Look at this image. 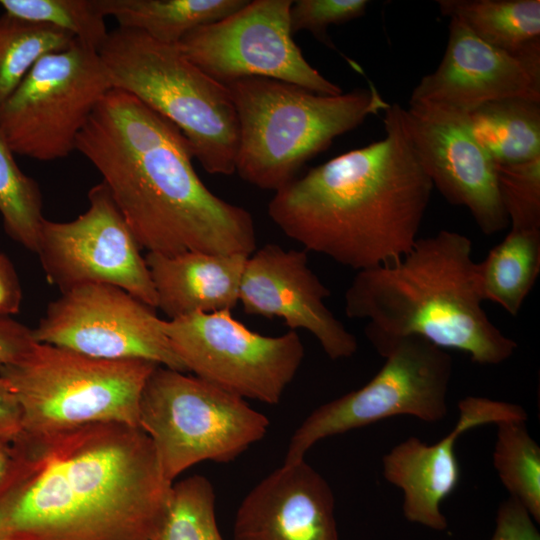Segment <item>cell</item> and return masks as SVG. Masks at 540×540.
Returning <instances> with one entry per match:
<instances>
[{
  "instance_id": "obj_28",
  "label": "cell",
  "mask_w": 540,
  "mask_h": 540,
  "mask_svg": "<svg viewBox=\"0 0 540 540\" xmlns=\"http://www.w3.org/2000/svg\"><path fill=\"white\" fill-rule=\"evenodd\" d=\"M215 492L204 476L172 484L169 506L156 540H223L215 515Z\"/></svg>"
},
{
  "instance_id": "obj_19",
  "label": "cell",
  "mask_w": 540,
  "mask_h": 540,
  "mask_svg": "<svg viewBox=\"0 0 540 540\" xmlns=\"http://www.w3.org/2000/svg\"><path fill=\"white\" fill-rule=\"evenodd\" d=\"M234 540H339L328 482L305 459L283 463L240 503Z\"/></svg>"
},
{
  "instance_id": "obj_2",
  "label": "cell",
  "mask_w": 540,
  "mask_h": 540,
  "mask_svg": "<svg viewBox=\"0 0 540 540\" xmlns=\"http://www.w3.org/2000/svg\"><path fill=\"white\" fill-rule=\"evenodd\" d=\"M75 150L97 169L140 248L249 256V211L211 192L180 130L130 93L112 88L79 133Z\"/></svg>"
},
{
  "instance_id": "obj_31",
  "label": "cell",
  "mask_w": 540,
  "mask_h": 540,
  "mask_svg": "<svg viewBox=\"0 0 540 540\" xmlns=\"http://www.w3.org/2000/svg\"><path fill=\"white\" fill-rule=\"evenodd\" d=\"M367 0H297L290 8V28L296 33L311 32L319 41L335 49L327 34L328 26L361 17L369 5Z\"/></svg>"
},
{
  "instance_id": "obj_25",
  "label": "cell",
  "mask_w": 540,
  "mask_h": 540,
  "mask_svg": "<svg viewBox=\"0 0 540 540\" xmlns=\"http://www.w3.org/2000/svg\"><path fill=\"white\" fill-rule=\"evenodd\" d=\"M525 419L499 421L493 464L510 497L537 523L540 521V447L527 430Z\"/></svg>"
},
{
  "instance_id": "obj_17",
  "label": "cell",
  "mask_w": 540,
  "mask_h": 540,
  "mask_svg": "<svg viewBox=\"0 0 540 540\" xmlns=\"http://www.w3.org/2000/svg\"><path fill=\"white\" fill-rule=\"evenodd\" d=\"M508 97L540 100V42L510 53L482 41L452 18L440 64L422 77L409 103L469 114L486 102Z\"/></svg>"
},
{
  "instance_id": "obj_27",
  "label": "cell",
  "mask_w": 540,
  "mask_h": 540,
  "mask_svg": "<svg viewBox=\"0 0 540 540\" xmlns=\"http://www.w3.org/2000/svg\"><path fill=\"white\" fill-rule=\"evenodd\" d=\"M14 152L0 129V214L10 238L36 253L41 228L42 194L38 183L16 163Z\"/></svg>"
},
{
  "instance_id": "obj_4",
  "label": "cell",
  "mask_w": 540,
  "mask_h": 540,
  "mask_svg": "<svg viewBox=\"0 0 540 540\" xmlns=\"http://www.w3.org/2000/svg\"><path fill=\"white\" fill-rule=\"evenodd\" d=\"M471 240L441 230L419 237L398 260L357 271L345 292L348 318L366 320L374 348L416 336L458 350L480 365L508 360L517 343L489 319Z\"/></svg>"
},
{
  "instance_id": "obj_26",
  "label": "cell",
  "mask_w": 540,
  "mask_h": 540,
  "mask_svg": "<svg viewBox=\"0 0 540 540\" xmlns=\"http://www.w3.org/2000/svg\"><path fill=\"white\" fill-rule=\"evenodd\" d=\"M75 40L64 30L0 15V105L42 56L66 49Z\"/></svg>"
},
{
  "instance_id": "obj_37",
  "label": "cell",
  "mask_w": 540,
  "mask_h": 540,
  "mask_svg": "<svg viewBox=\"0 0 540 540\" xmlns=\"http://www.w3.org/2000/svg\"><path fill=\"white\" fill-rule=\"evenodd\" d=\"M0 540H6V539H2V538H0Z\"/></svg>"
},
{
  "instance_id": "obj_7",
  "label": "cell",
  "mask_w": 540,
  "mask_h": 540,
  "mask_svg": "<svg viewBox=\"0 0 540 540\" xmlns=\"http://www.w3.org/2000/svg\"><path fill=\"white\" fill-rule=\"evenodd\" d=\"M159 365L147 360H106L36 342L19 361L0 366L22 412V432L90 423L139 427L145 383Z\"/></svg>"
},
{
  "instance_id": "obj_30",
  "label": "cell",
  "mask_w": 540,
  "mask_h": 540,
  "mask_svg": "<svg viewBox=\"0 0 540 540\" xmlns=\"http://www.w3.org/2000/svg\"><path fill=\"white\" fill-rule=\"evenodd\" d=\"M500 198L512 229L540 230V156L495 164Z\"/></svg>"
},
{
  "instance_id": "obj_34",
  "label": "cell",
  "mask_w": 540,
  "mask_h": 540,
  "mask_svg": "<svg viewBox=\"0 0 540 540\" xmlns=\"http://www.w3.org/2000/svg\"><path fill=\"white\" fill-rule=\"evenodd\" d=\"M22 303V288L10 259L0 251V315L17 314Z\"/></svg>"
},
{
  "instance_id": "obj_1",
  "label": "cell",
  "mask_w": 540,
  "mask_h": 540,
  "mask_svg": "<svg viewBox=\"0 0 540 540\" xmlns=\"http://www.w3.org/2000/svg\"><path fill=\"white\" fill-rule=\"evenodd\" d=\"M0 492L6 540H156L172 484L139 427L21 432Z\"/></svg>"
},
{
  "instance_id": "obj_22",
  "label": "cell",
  "mask_w": 540,
  "mask_h": 540,
  "mask_svg": "<svg viewBox=\"0 0 540 540\" xmlns=\"http://www.w3.org/2000/svg\"><path fill=\"white\" fill-rule=\"evenodd\" d=\"M472 133L495 164L540 156V100L508 97L486 102L468 114Z\"/></svg>"
},
{
  "instance_id": "obj_20",
  "label": "cell",
  "mask_w": 540,
  "mask_h": 540,
  "mask_svg": "<svg viewBox=\"0 0 540 540\" xmlns=\"http://www.w3.org/2000/svg\"><path fill=\"white\" fill-rule=\"evenodd\" d=\"M242 254L148 252L145 260L156 292V308L168 320L193 313L232 311L247 260Z\"/></svg>"
},
{
  "instance_id": "obj_33",
  "label": "cell",
  "mask_w": 540,
  "mask_h": 540,
  "mask_svg": "<svg viewBox=\"0 0 540 540\" xmlns=\"http://www.w3.org/2000/svg\"><path fill=\"white\" fill-rule=\"evenodd\" d=\"M36 342L32 329L0 315V366L21 360Z\"/></svg>"
},
{
  "instance_id": "obj_6",
  "label": "cell",
  "mask_w": 540,
  "mask_h": 540,
  "mask_svg": "<svg viewBox=\"0 0 540 540\" xmlns=\"http://www.w3.org/2000/svg\"><path fill=\"white\" fill-rule=\"evenodd\" d=\"M112 88L132 94L174 124L209 174L235 172L239 125L227 86L176 45L118 27L98 50Z\"/></svg>"
},
{
  "instance_id": "obj_9",
  "label": "cell",
  "mask_w": 540,
  "mask_h": 540,
  "mask_svg": "<svg viewBox=\"0 0 540 540\" xmlns=\"http://www.w3.org/2000/svg\"><path fill=\"white\" fill-rule=\"evenodd\" d=\"M375 350L385 362L361 388L314 409L288 444L283 463L303 460L318 441L380 420L409 415L428 423L442 420L452 358L429 341L408 336L384 343Z\"/></svg>"
},
{
  "instance_id": "obj_15",
  "label": "cell",
  "mask_w": 540,
  "mask_h": 540,
  "mask_svg": "<svg viewBox=\"0 0 540 540\" xmlns=\"http://www.w3.org/2000/svg\"><path fill=\"white\" fill-rule=\"evenodd\" d=\"M405 120L418 159L443 197L465 207L486 235L505 230L495 163L474 137L468 114L409 103Z\"/></svg>"
},
{
  "instance_id": "obj_32",
  "label": "cell",
  "mask_w": 540,
  "mask_h": 540,
  "mask_svg": "<svg viewBox=\"0 0 540 540\" xmlns=\"http://www.w3.org/2000/svg\"><path fill=\"white\" fill-rule=\"evenodd\" d=\"M491 540H540L535 521L514 498L499 505Z\"/></svg>"
},
{
  "instance_id": "obj_24",
  "label": "cell",
  "mask_w": 540,
  "mask_h": 540,
  "mask_svg": "<svg viewBox=\"0 0 540 540\" xmlns=\"http://www.w3.org/2000/svg\"><path fill=\"white\" fill-rule=\"evenodd\" d=\"M440 13L461 21L498 49L521 53L540 42L539 0H439Z\"/></svg>"
},
{
  "instance_id": "obj_21",
  "label": "cell",
  "mask_w": 540,
  "mask_h": 540,
  "mask_svg": "<svg viewBox=\"0 0 540 540\" xmlns=\"http://www.w3.org/2000/svg\"><path fill=\"white\" fill-rule=\"evenodd\" d=\"M245 0H97L101 13L119 27L133 29L167 45H176L193 29L221 20Z\"/></svg>"
},
{
  "instance_id": "obj_35",
  "label": "cell",
  "mask_w": 540,
  "mask_h": 540,
  "mask_svg": "<svg viewBox=\"0 0 540 540\" xmlns=\"http://www.w3.org/2000/svg\"><path fill=\"white\" fill-rule=\"evenodd\" d=\"M22 432V412L9 384L0 377V441L13 442Z\"/></svg>"
},
{
  "instance_id": "obj_36",
  "label": "cell",
  "mask_w": 540,
  "mask_h": 540,
  "mask_svg": "<svg viewBox=\"0 0 540 540\" xmlns=\"http://www.w3.org/2000/svg\"><path fill=\"white\" fill-rule=\"evenodd\" d=\"M14 450L12 442L0 441V492L12 469Z\"/></svg>"
},
{
  "instance_id": "obj_11",
  "label": "cell",
  "mask_w": 540,
  "mask_h": 540,
  "mask_svg": "<svg viewBox=\"0 0 540 540\" xmlns=\"http://www.w3.org/2000/svg\"><path fill=\"white\" fill-rule=\"evenodd\" d=\"M164 332L187 372L244 399L277 404L305 356L293 330L265 336L231 311L164 320Z\"/></svg>"
},
{
  "instance_id": "obj_18",
  "label": "cell",
  "mask_w": 540,
  "mask_h": 540,
  "mask_svg": "<svg viewBox=\"0 0 540 540\" xmlns=\"http://www.w3.org/2000/svg\"><path fill=\"white\" fill-rule=\"evenodd\" d=\"M459 418L444 438L428 445L409 437L383 456V476L403 491V513L412 523L443 531L448 523L441 503L455 490L460 469L455 453L458 438L467 430L506 419H525L517 404L469 396L458 403Z\"/></svg>"
},
{
  "instance_id": "obj_8",
  "label": "cell",
  "mask_w": 540,
  "mask_h": 540,
  "mask_svg": "<svg viewBox=\"0 0 540 540\" xmlns=\"http://www.w3.org/2000/svg\"><path fill=\"white\" fill-rule=\"evenodd\" d=\"M269 425L246 399L163 366L152 371L140 399L139 428L171 483L203 461L232 462L263 439Z\"/></svg>"
},
{
  "instance_id": "obj_5",
  "label": "cell",
  "mask_w": 540,
  "mask_h": 540,
  "mask_svg": "<svg viewBox=\"0 0 540 540\" xmlns=\"http://www.w3.org/2000/svg\"><path fill=\"white\" fill-rule=\"evenodd\" d=\"M225 85L239 125L235 171L251 185L274 192L336 137L390 106L372 83L338 95L264 77Z\"/></svg>"
},
{
  "instance_id": "obj_12",
  "label": "cell",
  "mask_w": 540,
  "mask_h": 540,
  "mask_svg": "<svg viewBox=\"0 0 540 540\" xmlns=\"http://www.w3.org/2000/svg\"><path fill=\"white\" fill-rule=\"evenodd\" d=\"M291 0H254L216 22L199 26L176 44L180 52L210 77L227 83L264 77L301 86L322 95L341 88L303 56L292 39Z\"/></svg>"
},
{
  "instance_id": "obj_3",
  "label": "cell",
  "mask_w": 540,
  "mask_h": 540,
  "mask_svg": "<svg viewBox=\"0 0 540 540\" xmlns=\"http://www.w3.org/2000/svg\"><path fill=\"white\" fill-rule=\"evenodd\" d=\"M383 122L382 139L294 178L268 204L286 236L357 271L394 262L413 247L434 188L405 109L390 104Z\"/></svg>"
},
{
  "instance_id": "obj_16",
  "label": "cell",
  "mask_w": 540,
  "mask_h": 540,
  "mask_svg": "<svg viewBox=\"0 0 540 540\" xmlns=\"http://www.w3.org/2000/svg\"><path fill=\"white\" fill-rule=\"evenodd\" d=\"M330 290L308 264L306 250L266 244L247 257L239 287L245 313L282 319L311 333L332 360L350 358L356 337L325 304Z\"/></svg>"
},
{
  "instance_id": "obj_29",
  "label": "cell",
  "mask_w": 540,
  "mask_h": 540,
  "mask_svg": "<svg viewBox=\"0 0 540 540\" xmlns=\"http://www.w3.org/2000/svg\"><path fill=\"white\" fill-rule=\"evenodd\" d=\"M0 7L8 15L64 30L97 51L109 34L97 0H0Z\"/></svg>"
},
{
  "instance_id": "obj_13",
  "label": "cell",
  "mask_w": 540,
  "mask_h": 540,
  "mask_svg": "<svg viewBox=\"0 0 540 540\" xmlns=\"http://www.w3.org/2000/svg\"><path fill=\"white\" fill-rule=\"evenodd\" d=\"M155 309L120 287L82 284L50 302L33 336L39 343L94 358L147 360L187 372Z\"/></svg>"
},
{
  "instance_id": "obj_14",
  "label": "cell",
  "mask_w": 540,
  "mask_h": 540,
  "mask_svg": "<svg viewBox=\"0 0 540 540\" xmlns=\"http://www.w3.org/2000/svg\"><path fill=\"white\" fill-rule=\"evenodd\" d=\"M88 209L76 219H44L36 254L49 283L61 292L87 283L122 288L156 308L145 257L103 182L88 192Z\"/></svg>"
},
{
  "instance_id": "obj_23",
  "label": "cell",
  "mask_w": 540,
  "mask_h": 540,
  "mask_svg": "<svg viewBox=\"0 0 540 540\" xmlns=\"http://www.w3.org/2000/svg\"><path fill=\"white\" fill-rule=\"evenodd\" d=\"M540 272V230L510 229L484 260L477 262L481 299L517 316Z\"/></svg>"
},
{
  "instance_id": "obj_10",
  "label": "cell",
  "mask_w": 540,
  "mask_h": 540,
  "mask_svg": "<svg viewBox=\"0 0 540 540\" xmlns=\"http://www.w3.org/2000/svg\"><path fill=\"white\" fill-rule=\"evenodd\" d=\"M111 89L98 51L75 40L33 65L0 105V129L14 154L38 161L65 158Z\"/></svg>"
}]
</instances>
